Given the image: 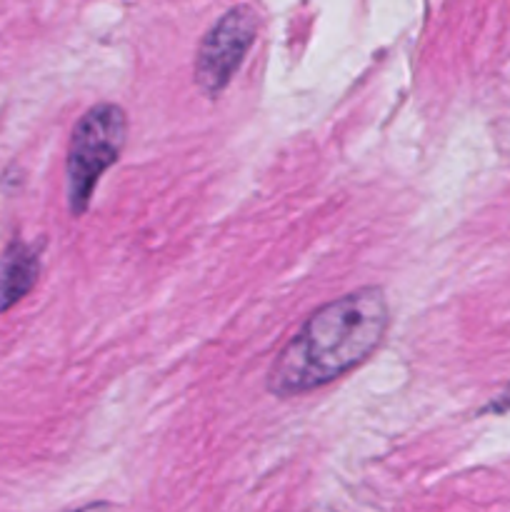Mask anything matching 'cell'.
<instances>
[{"label": "cell", "mask_w": 510, "mask_h": 512, "mask_svg": "<svg viewBox=\"0 0 510 512\" xmlns=\"http://www.w3.org/2000/svg\"><path fill=\"white\" fill-rule=\"evenodd\" d=\"M485 410H490V413H508L510 410V385Z\"/></svg>", "instance_id": "5b68a950"}, {"label": "cell", "mask_w": 510, "mask_h": 512, "mask_svg": "<svg viewBox=\"0 0 510 512\" xmlns=\"http://www.w3.org/2000/svg\"><path fill=\"white\" fill-rule=\"evenodd\" d=\"M128 138V118L115 103H98L75 123L65 160L68 208L75 218L88 210L100 175L120 158Z\"/></svg>", "instance_id": "7a4b0ae2"}, {"label": "cell", "mask_w": 510, "mask_h": 512, "mask_svg": "<svg viewBox=\"0 0 510 512\" xmlns=\"http://www.w3.org/2000/svg\"><path fill=\"white\" fill-rule=\"evenodd\" d=\"M258 33V15L248 5L228 10L200 43L195 55V83L208 98H218L228 83L233 80L235 70L243 65L250 45Z\"/></svg>", "instance_id": "3957f363"}, {"label": "cell", "mask_w": 510, "mask_h": 512, "mask_svg": "<svg viewBox=\"0 0 510 512\" xmlns=\"http://www.w3.org/2000/svg\"><path fill=\"white\" fill-rule=\"evenodd\" d=\"M68 512H110V508L105 503H90V505H83V508H73Z\"/></svg>", "instance_id": "8992f818"}, {"label": "cell", "mask_w": 510, "mask_h": 512, "mask_svg": "<svg viewBox=\"0 0 510 512\" xmlns=\"http://www.w3.org/2000/svg\"><path fill=\"white\" fill-rule=\"evenodd\" d=\"M390 308L380 288H360L315 310L270 365L268 390L293 398L333 383L383 343Z\"/></svg>", "instance_id": "6da1fadb"}, {"label": "cell", "mask_w": 510, "mask_h": 512, "mask_svg": "<svg viewBox=\"0 0 510 512\" xmlns=\"http://www.w3.org/2000/svg\"><path fill=\"white\" fill-rule=\"evenodd\" d=\"M40 273L38 250L25 245L23 240H13L0 255V313L13 308L18 300L33 290Z\"/></svg>", "instance_id": "277c9868"}]
</instances>
